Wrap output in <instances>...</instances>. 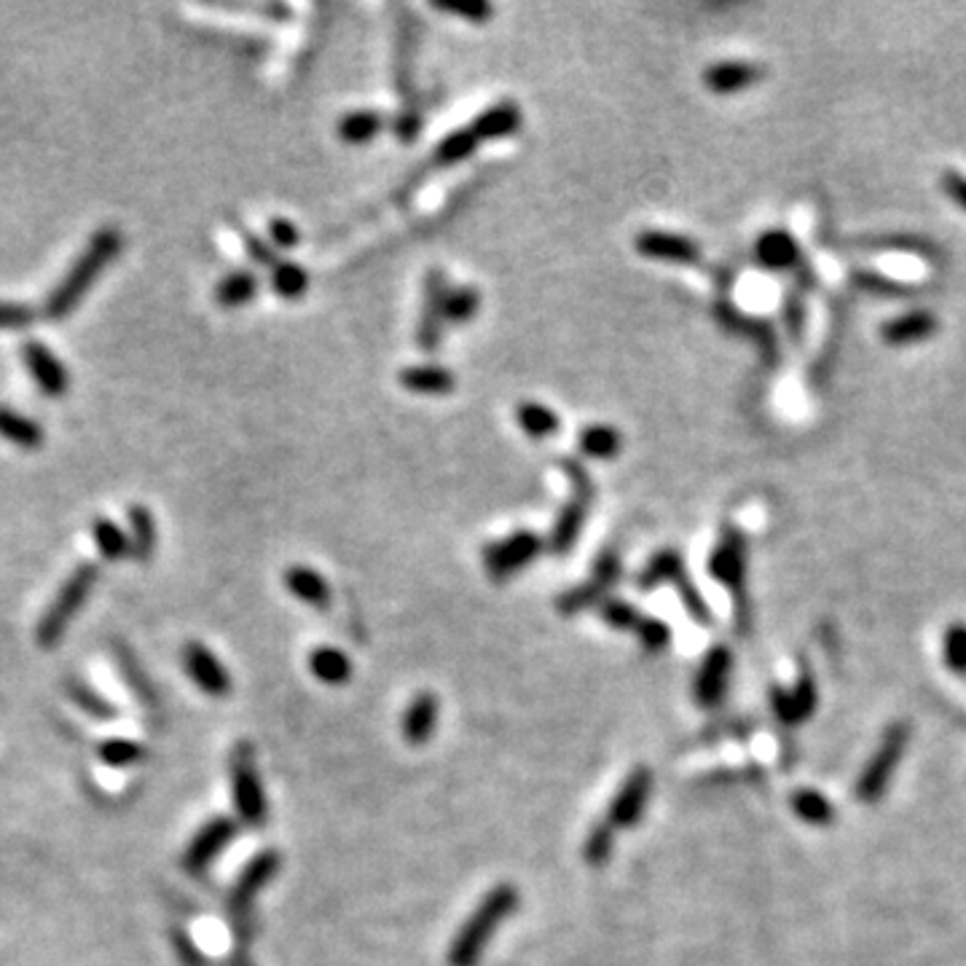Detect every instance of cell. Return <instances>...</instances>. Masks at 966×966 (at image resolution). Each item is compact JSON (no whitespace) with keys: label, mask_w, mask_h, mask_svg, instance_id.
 Returning <instances> with one entry per match:
<instances>
[{"label":"cell","mask_w":966,"mask_h":966,"mask_svg":"<svg viewBox=\"0 0 966 966\" xmlns=\"http://www.w3.org/2000/svg\"><path fill=\"white\" fill-rule=\"evenodd\" d=\"M519 908V889L510 884H500L481 899L473 915L462 923L457 937L448 947V966H476L481 962L491 934L500 929V923Z\"/></svg>","instance_id":"cell-1"},{"label":"cell","mask_w":966,"mask_h":966,"mask_svg":"<svg viewBox=\"0 0 966 966\" xmlns=\"http://www.w3.org/2000/svg\"><path fill=\"white\" fill-rule=\"evenodd\" d=\"M119 251H121L119 231L115 229L97 231L87 251L78 255V260L73 264L68 277H65L63 282H59V288L48 296L46 301L48 318L59 320L68 312H73V307H76V303L81 301V296L92 288L95 279L100 277V271L111 264L115 255H119Z\"/></svg>","instance_id":"cell-2"},{"label":"cell","mask_w":966,"mask_h":966,"mask_svg":"<svg viewBox=\"0 0 966 966\" xmlns=\"http://www.w3.org/2000/svg\"><path fill=\"white\" fill-rule=\"evenodd\" d=\"M664 582H671V586L677 588L679 599H682L685 610L690 612L692 621L701 625H712V610L707 607V601H703L696 582L690 580V575L685 573L682 553L674 548L655 553V556L647 562V567H644L640 577H636V586H640L642 591H653V588L664 586Z\"/></svg>","instance_id":"cell-3"},{"label":"cell","mask_w":966,"mask_h":966,"mask_svg":"<svg viewBox=\"0 0 966 966\" xmlns=\"http://www.w3.org/2000/svg\"><path fill=\"white\" fill-rule=\"evenodd\" d=\"M562 470L567 476L569 486H573V497H569V502L562 508L556 524H553L551 551L569 553L575 548L582 526H586V515L593 497H597V486H593L588 470L577 459H562Z\"/></svg>","instance_id":"cell-4"},{"label":"cell","mask_w":966,"mask_h":966,"mask_svg":"<svg viewBox=\"0 0 966 966\" xmlns=\"http://www.w3.org/2000/svg\"><path fill=\"white\" fill-rule=\"evenodd\" d=\"M97 575L100 573H97L95 564H84V567H78L76 573L65 580V586L59 588L52 607H48V612L38 623L41 647H54V644L59 642V636L65 634V629H68L73 618H76V612L81 610L84 601H87L89 593H92Z\"/></svg>","instance_id":"cell-5"},{"label":"cell","mask_w":966,"mask_h":966,"mask_svg":"<svg viewBox=\"0 0 966 966\" xmlns=\"http://www.w3.org/2000/svg\"><path fill=\"white\" fill-rule=\"evenodd\" d=\"M231 800H234L236 817L247 828H264L269 803H266L264 781H260L258 768H255L253 750L247 744H240L231 755Z\"/></svg>","instance_id":"cell-6"},{"label":"cell","mask_w":966,"mask_h":966,"mask_svg":"<svg viewBox=\"0 0 966 966\" xmlns=\"http://www.w3.org/2000/svg\"><path fill=\"white\" fill-rule=\"evenodd\" d=\"M543 551V537L530 530L508 534L500 543H489L484 548V569L495 582L508 580L510 575L526 569Z\"/></svg>","instance_id":"cell-7"},{"label":"cell","mask_w":966,"mask_h":966,"mask_svg":"<svg viewBox=\"0 0 966 966\" xmlns=\"http://www.w3.org/2000/svg\"><path fill=\"white\" fill-rule=\"evenodd\" d=\"M908 736L910 733L904 725H891L889 731H886L878 752H875L870 763H867L865 774H862L859 784H856V798H859L862 803H875V800H880L886 784H889L891 774H895L897 763L904 755Z\"/></svg>","instance_id":"cell-8"},{"label":"cell","mask_w":966,"mask_h":966,"mask_svg":"<svg viewBox=\"0 0 966 966\" xmlns=\"http://www.w3.org/2000/svg\"><path fill=\"white\" fill-rule=\"evenodd\" d=\"M709 573L720 586H725L744 607V577H746V540L739 530H725L717 548L709 556Z\"/></svg>","instance_id":"cell-9"},{"label":"cell","mask_w":966,"mask_h":966,"mask_svg":"<svg viewBox=\"0 0 966 966\" xmlns=\"http://www.w3.org/2000/svg\"><path fill=\"white\" fill-rule=\"evenodd\" d=\"M448 279L441 269H430L424 277V303H422V318H419L417 327V344L419 349L435 355L441 349L443 342V327H446V318H443V301L448 293Z\"/></svg>","instance_id":"cell-10"},{"label":"cell","mask_w":966,"mask_h":966,"mask_svg":"<svg viewBox=\"0 0 966 966\" xmlns=\"http://www.w3.org/2000/svg\"><path fill=\"white\" fill-rule=\"evenodd\" d=\"M634 251L649 260H660V264H674V266L701 264V245H698L696 240H690V236L674 234V231H660V229L640 231L634 240Z\"/></svg>","instance_id":"cell-11"},{"label":"cell","mask_w":966,"mask_h":966,"mask_svg":"<svg viewBox=\"0 0 966 966\" xmlns=\"http://www.w3.org/2000/svg\"><path fill=\"white\" fill-rule=\"evenodd\" d=\"M649 792H653V774L649 768H634L629 774V779L621 784V789L612 798L610 811H607V824L618 830H629L634 824H640L644 817V808L649 803Z\"/></svg>","instance_id":"cell-12"},{"label":"cell","mask_w":966,"mask_h":966,"mask_svg":"<svg viewBox=\"0 0 966 966\" xmlns=\"http://www.w3.org/2000/svg\"><path fill=\"white\" fill-rule=\"evenodd\" d=\"M279 865H282V862H279L277 852H260L247 862L245 870H242L240 878H236L234 891H231V913H234V919L245 921L253 899L269 886V880L277 875Z\"/></svg>","instance_id":"cell-13"},{"label":"cell","mask_w":966,"mask_h":966,"mask_svg":"<svg viewBox=\"0 0 966 966\" xmlns=\"http://www.w3.org/2000/svg\"><path fill=\"white\" fill-rule=\"evenodd\" d=\"M236 824L229 817H215L193 835L184 854V867L188 873H204L221 856L223 848L234 841Z\"/></svg>","instance_id":"cell-14"},{"label":"cell","mask_w":966,"mask_h":966,"mask_svg":"<svg viewBox=\"0 0 966 966\" xmlns=\"http://www.w3.org/2000/svg\"><path fill=\"white\" fill-rule=\"evenodd\" d=\"M184 666L186 674L191 677V682L199 690L208 692L212 698H223L231 692V677L223 668L221 658L215 653H210L202 642H188L184 649Z\"/></svg>","instance_id":"cell-15"},{"label":"cell","mask_w":966,"mask_h":966,"mask_svg":"<svg viewBox=\"0 0 966 966\" xmlns=\"http://www.w3.org/2000/svg\"><path fill=\"white\" fill-rule=\"evenodd\" d=\"M765 76V68L759 63H746V59H725V63H714L703 70L701 81L703 87L712 95L728 97L746 92L750 87H755L759 78Z\"/></svg>","instance_id":"cell-16"},{"label":"cell","mask_w":966,"mask_h":966,"mask_svg":"<svg viewBox=\"0 0 966 966\" xmlns=\"http://www.w3.org/2000/svg\"><path fill=\"white\" fill-rule=\"evenodd\" d=\"M731 649L722 647V644L709 649L696 674V701L701 707H714V703L722 701V696L728 690V679H731Z\"/></svg>","instance_id":"cell-17"},{"label":"cell","mask_w":966,"mask_h":966,"mask_svg":"<svg viewBox=\"0 0 966 966\" xmlns=\"http://www.w3.org/2000/svg\"><path fill=\"white\" fill-rule=\"evenodd\" d=\"M24 363H27L30 376L35 379L38 390L48 395V398H59V395L68 392V370H65L63 363L57 360V355L48 346L41 342L24 344Z\"/></svg>","instance_id":"cell-18"},{"label":"cell","mask_w":966,"mask_h":966,"mask_svg":"<svg viewBox=\"0 0 966 966\" xmlns=\"http://www.w3.org/2000/svg\"><path fill=\"white\" fill-rule=\"evenodd\" d=\"M940 331V318L932 309H910L897 314L880 327V338L889 346H910L915 342H926Z\"/></svg>","instance_id":"cell-19"},{"label":"cell","mask_w":966,"mask_h":966,"mask_svg":"<svg viewBox=\"0 0 966 966\" xmlns=\"http://www.w3.org/2000/svg\"><path fill=\"white\" fill-rule=\"evenodd\" d=\"M755 260L770 271H789L803 266V253L789 231L770 229L755 242Z\"/></svg>","instance_id":"cell-20"},{"label":"cell","mask_w":966,"mask_h":966,"mask_svg":"<svg viewBox=\"0 0 966 966\" xmlns=\"http://www.w3.org/2000/svg\"><path fill=\"white\" fill-rule=\"evenodd\" d=\"M437 717H441L437 698L433 692H419V696H414V701L406 707L403 720H400V733H403V739L411 746L428 744L435 736Z\"/></svg>","instance_id":"cell-21"},{"label":"cell","mask_w":966,"mask_h":966,"mask_svg":"<svg viewBox=\"0 0 966 966\" xmlns=\"http://www.w3.org/2000/svg\"><path fill=\"white\" fill-rule=\"evenodd\" d=\"M285 588L293 593L296 599L303 601V604L314 607V610H327L331 607V586L327 580L322 577L318 569L312 567H303V564H296L285 573Z\"/></svg>","instance_id":"cell-22"},{"label":"cell","mask_w":966,"mask_h":966,"mask_svg":"<svg viewBox=\"0 0 966 966\" xmlns=\"http://www.w3.org/2000/svg\"><path fill=\"white\" fill-rule=\"evenodd\" d=\"M524 124V113H521L519 102H500V106H491L489 111H484L473 121V132L481 137V143L486 140H502L515 135Z\"/></svg>","instance_id":"cell-23"},{"label":"cell","mask_w":966,"mask_h":966,"mask_svg":"<svg viewBox=\"0 0 966 966\" xmlns=\"http://www.w3.org/2000/svg\"><path fill=\"white\" fill-rule=\"evenodd\" d=\"M403 390L414 395H448L457 387V376L443 366H409L398 374Z\"/></svg>","instance_id":"cell-24"},{"label":"cell","mask_w":966,"mask_h":966,"mask_svg":"<svg viewBox=\"0 0 966 966\" xmlns=\"http://www.w3.org/2000/svg\"><path fill=\"white\" fill-rule=\"evenodd\" d=\"M770 701H774L779 720L795 725V722H803L817 709V688H813L811 679L803 677L795 685V690H774Z\"/></svg>","instance_id":"cell-25"},{"label":"cell","mask_w":966,"mask_h":966,"mask_svg":"<svg viewBox=\"0 0 966 966\" xmlns=\"http://www.w3.org/2000/svg\"><path fill=\"white\" fill-rule=\"evenodd\" d=\"M309 671L322 685L338 688V685H346L352 679V660L338 647H318L309 653Z\"/></svg>","instance_id":"cell-26"},{"label":"cell","mask_w":966,"mask_h":966,"mask_svg":"<svg viewBox=\"0 0 966 966\" xmlns=\"http://www.w3.org/2000/svg\"><path fill=\"white\" fill-rule=\"evenodd\" d=\"M577 446L580 452L586 454L588 459H599V462H610L615 457H621L623 452V435L618 433L612 424H588V428L580 430L577 435Z\"/></svg>","instance_id":"cell-27"},{"label":"cell","mask_w":966,"mask_h":966,"mask_svg":"<svg viewBox=\"0 0 966 966\" xmlns=\"http://www.w3.org/2000/svg\"><path fill=\"white\" fill-rule=\"evenodd\" d=\"M515 419H519L524 435L532 437V441H545V437H553L562 430V417L545 403H537V400H521L515 406Z\"/></svg>","instance_id":"cell-28"},{"label":"cell","mask_w":966,"mask_h":966,"mask_svg":"<svg viewBox=\"0 0 966 966\" xmlns=\"http://www.w3.org/2000/svg\"><path fill=\"white\" fill-rule=\"evenodd\" d=\"M258 293V277L247 269H236L229 271L221 282L215 285L212 296H215V303L223 309H240L247 307Z\"/></svg>","instance_id":"cell-29"},{"label":"cell","mask_w":966,"mask_h":966,"mask_svg":"<svg viewBox=\"0 0 966 966\" xmlns=\"http://www.w3.org/2000/svg\"><path fill=\"white\" fill-rule=\"evenodd\" d=\"M385 115L376 111H352L338 119L336 135L346 145H366L385 132Z\"/></svg>","instance_id":"cell-30"},{"label":"cell","mask_w":966,"mask_h":966,"mask_svg":"<svg viewBox=\"0 0 966 966\" xmlns=\"http://www.w3.org/2000/svg\"><path fill=\"white\" fill-rule=\"evenodd\" d=\"M478 145H481V137L473 132V126H465V130L454 132V135L443 137L441 143H437V148L433 151V159H430L428 167L435 169L454 167V164L470 159V156L478 151Z\"/></svg>","instance_id":"cell-31"},{"label":"cell","mask_w":966,"mask_h":966,"mask_svg":"<svg viewBox=\"0 0 966 966\" xmlns=\"http://www.w3.org/2000/svg\"><path fill=\"white\" fill-rule=\"evenodd\" d=\"M481 312V290L473 285H457L448 288L446 301H443V318L446 325H465Z\"/></svg>","instance_id":"cell-32"},{"label":"cell","mask_w":966,"mask_h":966,"mask_svg":"<svg viewBox=\"0 0 966 966\" xmlns=\"http://www.w3.org/2000/svg\"><path fill=\"white\" fill-rule=\"evenodd\" d=\"M271 290L285 301L301 299L309 290V271L293 260H279L271 269Z\"/></svg>","instance_id":"cell-33"},{"label":"cell","mask_w":966,"mask_h":966,"mask_svg":"<svg viewBox=\"0 0 966 966\" xmlns=\"http://www.w3.org/2000/svg\"><path fill=\"white\" fill-rule=\"evenodd\" d=\"M0 435H3L5 441L16 443V446L24 448H33L44 441V430H41L33 419L16 414V411L9 409H0Z\"/></svg>","instance_id":"cell-34"},{"label":"cell","mask_w":966,"mask_h":966,"mask_svg":"<svg viewBox=\"0 0 966 966\" xmlns=\"http://www.w3.org/2000/svg\"><path fill=\"white\" fill-rule=\"evenodd\" d=\"M604 599H607V588L588 577V582L569 588V591H564L562 597L556 599V610L562 612V615H577V612L599 607Z\"/></svg>","instance_id":"cell-35"},{"label":"cell","mask_w":966,"mask_h":966,"mask_svg":"<svg viewBox=\"0 0 966 966\" xmlns=\"http://www.w3.org/2000/svg\"><path fill=\"white\" fill-rule=\"evenodd\" d=\"M130 545L132 553L137 556V562H148V556L156 548V524L154 515L145 508H132L130 510Z\"/></svg>","instance_id":"cell-36"},{"label":"cell","mask_w":966,"mask_h":966,"mask_svg":"<svg viewBox=\"0 0 966 966\" xmlns=\"http://www.w3.org/2000/svg\"><path fill=\"white\" fill-rule=\"evenodd\" d=\"M792 808L803 822L817 824V828H824V824H830L835 819L830 800L824 795L813 792V789H800L798 795H792Z\"/></svg>","instance_id":"cell-37"},{"label":"cell","mask_w":966,"mask_h":966,"mask_svg":"<svg viewBox=\"0 0 966 966\" xmlns=\"http://www.w3.org/2000/svg\"><path fill=\"white\" fill-rule=\"evenodd\" d=\"M612 848H615V832H612V824L599 822L593 824L591 832H588L586 843H582V859H586L591 867H604L607 862H610Z\"/></svg>","instance_id":"cell-38"},{"label":"cell","mask_w":966,"mask_h":966,"mask_svg":"<svg viewBox=\"0 0 966 966\" xmlns=\"http://www.w3.org/2000/svg\"><path fill=\"white\" fill-rule=\"evenodd\" d=\"M95 543L108 562H119V558H124L126 553H132L130 537H126V534L108 519L97 521L95 524Z\"/></svg>","instance_id":"cell-39"},{"label":"cell","mask_w":966,"mask_h":966,"mask_svg":"<svg viewBox=\"0 0 966 966\" xmlns=\"http://www.w3.org/2000/svg\"><path fill=\"white\" fill-rule=\"evenodd\" d=\"M599 615H601V621L615 631H636V625H640V621H642L640 610H636L631 601L610 599V597H607L599 604Z\"/></svg>","instance_id":"cell-40"},{"label":"cell","mask_w":966,"mask_h":966,"mask_svg":"<svg viewBox=\"0 0 966 966\" xmlns=\"http://www.w3.org/2000/svg\"><path fill=\"white\" fill-rule=\"evenodd\" d=\"M143 757L145 750L140 744H135V741L113 739L100 746V759L102 763L113 765V768H130V765H137Z\"/></svg>","instance_id":"cell-41"},{"label":"cell","mask_w":966,"mask_h":966,"mask_svg":"<svg viewBox=\"0 0 966 966\" xmlns=\"http://www.w3.org/2000/svg\"><path fill=\"white\" fill-rule=\"evenodd\" d=\"M634 634L640 640L642 649H647V653H664L668 642H671V629L664 621H658V618H642Z\"/></svg>","instance_id":"cell-42"},{"label":"cell","mask_w":966,"mask_h":966,"mask_svg":"<svg viewBox=\"0 0 966 966\" xmlns=\"http://www.w3.org/2000/svg\"><path fill=\"white\" fill-rule=\"evenodd\" d=\"M854 282L862 290H870V293H884V296H910L915 293V288L910 285L897 282V279L878 275V271H854Z\"/></svg>","instance_id":"cell-43"},{"label":"cell","mask_w":966,"mask_h":966,"mask_svg":"<svg viewBox=\"0 0 966 966\" xmlns=\"http://www.w3.org/2000/svg\"><path fill=\"white\" fill-rule=\"evenodd\" d=\"M945 664L953 668V671L966 674V625L956 623L947 629L945 634Z\"/></svg>","instance_id":"cell-44"},{"label":"cell","mask_w":966,"mask_h":966,"mask_svg":"<svg viewBox=\"0 0 966 966\" xmlns=\"http://www.w3.org/2000/svg\"><path fill=\"white\" fill-rule=\"evenodd\" d=\"M621 575H623V567H621V558H618V553L615 551L599 553L597 564H593V569H591V580H597L599 586H604L607 591H610V588L615 586L618 580H621Z\"/></svg>","instance_id":"cell-45"},{"label":"cell","mask_w":966,"mask_h":966,"mask_svg":"<svg viewBox=\"0 0 966 966\" xmlns=\"http://www.w3.org/2000/svg\"><path fill=\"white\" fill-rule=\"evenodd\" d=\"M242 231V242H245V251H247V255H251V258L255 260V264L258 266H264V269H275V266L279 264V255L275 253V247L269 245V242H264V240H258V236L253 234V231H247V229H240Z\"/></svg>","instance_id":"cell-46"},{"label":"cell","mask_w":966,"mask_h":966,"mask_svg":"<svg viewBox=\"0 0 966 966\" xmlns=\"http://www.w3.org/2000/svg\"><path fill=\"white\" fill-rule=\"evenodd\" d=\"M269 242L271 247H279V251H293V247L301 242V231L293 221H288V218H271Z\"/></svg>","instance_id":"cell-47"},{"label":"cell","mask_w":966,"mask_h":966,"mask_svg":"<svg viewBox=\"0 0 966 966\" xmlns=\"http://www.w3.org/2000/svg\"><path fill=\"white\" fill-rule=\"evenodd\" d=\"M437 11H443V14H454V16H465L467 22H473V24H484L486 20H489L491 14H495V9H491L489 3H433Z\"/></svg>","instance_id":"cell-48"},{"label":"cell","mask_w":966,"mask_h":966,"mask_svg":"<svg viewBox=\"0 0 966 966\" xmlns=\"http://www.w3.org/2000/svg\"><path fill=\"white\" fill-rule=\"evenodd\" d=\"M33 309L20 307V303H0V327L3 331H16V327H27L33 322Z\"/></svg>","instance_id":"cell-49"},{"label":"cell","mask_w":966,"mask_h":966,"mask_svg":"<svg viewBox=\"0 0 966 966\" xmlns=\"http://www.w3.org/2000/svg\"><path fill=\"white\" fill-rule=\"evenodd\" d=\"M940 186H943L945 197L966 212V175L956 173V169H945L943 178H940Z\"/></svg>","instance_id":"cell-50"},{"label":"cell","mask_w":966,"mask_h":966,"mask_svg":"<svg viewBox=\"0 0 966 966\" xmlns=\"http://www.w3.org/2000/svg\"><path fill=\"white\" fill-rule=\"evenodd\" d=\"M173 943H175V951H178V958L184 962V966H204V956L199 953V947L191 943V937H188L186 932H175Z\"/></svg>","instance_id":"cell-51"},{"label":"cell","mask_w":966,"mask_h":966,"mask_svg":"<svg viewBox=\"0 0 966 966\" xmlns=\"http://www.w3.org/2000/svg\"><path fill=\"white\" fill-rule=\"evenodd\" d=\"M73 696L78 698V703H81V707H84V712H87V709H89V712H92L95 717H113L111 707H106V703L97 701V698L89 690L76 688V690H73Z\"/></svg>","instance_id":"cell-52"},{"label":"cell","mask_w":966,"mask_h":966,"mask_svg":"<svg viewBox=\"0 0 966 966\" xmlns=\"http://www.w3.org/2000/svg\"><path fill=\"white\" fill-rule=\"evenodd\" d=\"M787 320L792 336H800L803 333V303H800L798 296H787Z\"/></svg>","instance_id":"cell-53"}]
</instances>
